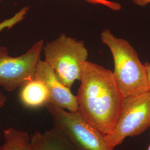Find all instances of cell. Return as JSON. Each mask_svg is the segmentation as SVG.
<instances>
[{
	"mask_svg": "<svg viewBox=\"0 0 150 150\" xmlns=\"http://www.w3.org/2000/svg\"><path fill=\"white\" fill-rule=\"evenodd\" d=\"M147 71V77H148V81H149V85L150 87V63H146L145 64Z\"/></svg>",
	"mask_w": 150,
	"mask_h": 150,
	"instance_id": "cell-14",
	"label": "cell"
},
{
	"mask_svg": "<svg viewBox=\"0 0 150 150\" xmlns=\"http://www.w3.org/2000/svg\"><path fill=\"white\" fill-rule=\"evenodd\" d=\"M7 101V98L5 95L0 91V108L4 107Z\"/></svg>",
	"mask_w": 150,
	"mask_h": 150,
	"instance_id": "cell-13",
	"label": "cell"
},
{
	"mask_svg": "<svg viewBox=\"0 0 150 150\" xmlns=\"http://www.w3.org/2000/svg\"><path fill=\"white\" fill-rule=\"evenodd\" d=\"M135 5L140 7H145L150 4V0H131Z\"/></svg>",
	"mask_w": 150,
	"mask_h": 150,
	"instance_id": "cell-12",
	"label": "cell"
},
{
	"mask_svg": "<svg viewBox=\"0 0 150 150\" xmlns=\"http://www.w3.org/2000/svg\"><path fill=\"white\" fill-rule=\"evenodd\" d=\"M147 150H150V145H149V148H148Z\"/></svg>",
	"mask_w": 150,
	"mask_h": 150,
	"instance_id": "cell-15",
	"label": "cell"
},
{
	"mask_svg": "<svg viewBox=\"0 0 150 150\" xmlns=\"http://www.w3.org/2000/svg\"><path fill=\"white\" fill-rule=\"evenodd\" d=\"M3 132L5 141L0 150H32L31 136L26 132L10 127Z\"/></svg>",
	"mask_w": 150,
	"mask_h": 150,
	"instance_id": "cell-10",
	"label": "cell"
},
{
	"mask_svg": "<svg viewBox=\"0 0 150 150\" xmlns=\"http://www.w3.org/2000/svg\"><path fill=\"white\" fill-rule=\"evenodd\" d=\"M150 127V91L126 97L112 131L105 135L110 146L115 148L126 138L142 134Z\"/></svg>",
	"mask_w": 150,
	"mask_h": 150,
	"instance_id": "cell-5",
	"label": "cell"
},
{
	"mask_svg": "<svg viewBox=\"0 0 150 150\" xmlns=\"http://www.w3.org/2000/svg\"><path fill=\"white\" fill-rule=\"evenodd\" d=\"M85 1L92 4L105 6L113 11H118L121 9V4L116 2H112L108 0H85Z\"/></svg>",
	"mask_w": 150,
	"mask_h": 150,
	"instance_id": "cell-11",
	"label": "cell"
},
{
	"mask_svg": "<svg viewBox=\"0 0 150 150\" xmlns=\"http://www.w3.org/2000/svg\"><path fill=\"white\" fill-rule=\"evenodd\" d=\"M77 97L78 112L105 135L114 128L125 96L112 71L86 61L82 66Z\"/></svg>",
	"mask_w": 150,
	"mask_h": 150,
	"instance_id": "cell-1",
	"label": "cell"
},
{
	"mask_svg": "<svg viewBox=\"0 0 150 150\" xmlns=\"http://www.w3.org/2000/svg\"><path fill=\"white\" fill-rule=\"evenodd\" d=\"M54 127L69 140L76 150H113L105 135L88 123L78 112H70L47 103Z\"/></svg>",
	"mask_w": 150,
	"mask_h": 150,
	"instance_id": "cell-4",
	"label": "cell"
},
{
	"mask_svg": "<svg viewBox=\"0 0 150 150\" xmlns=\"http://www.w3.org/2000/svg\"><path fill=\"white\" fill-rule=\"evenodd\" d=\"M44 47L43 40L34 43L26 52L12 57L0 46V87L11 92L34 79Z\"/></svg>",
	"mask_w": 150,
	"mask_h": 150,
	"instance_id": "cell-6",
	"label": "cell"
},
{
	"mask_svg": "<svg viewBox=\"0 0 150 150\" xmlns=\"http://www.w3.org/2000/svg\"><path fill=\"white\" fill-rule=\"evenodd\" d=\"M21 87L19 97L25 107L38 108L48 103V90L42 81L34 78Z\"/></svg>",
	"mask_w": 150,
	"mask_h": 150,
	"instance_id": "cell-9",
	"label": "cell"
},
{
	"mask_svg": "<svg viewBox=\"0 0 150 150\" xmlns=\"http://www.w3.org/2000/svg\"><path fill=\"white\" fill-rule=\"evenodd\" d=\"M32 150H76L63 134L54 127L43 132H36L31 137Z\"/></svg>",
	"mask_w": 150,
	"mask_h": 150,
	"instance_id": "cell-8",
	"label": "cell"
},
{
	"mask_svg": "<svg viewBox=\"0 0 150 150\" xmlns=\"http://www.w3.org/2000/svg\"><path fill=\"white\" fill-rule=\"evenodd\" d=\"M101 40L112 54L113 75L125 97L150 91L146 66L129 41L117 38L108 29L101 33Z\"/></svg>",
	"mask_w": 150,
	"mask_h": 150,
	"instance_id": "cell-2",
	"label": "cell"
},
{
	"mask_svg": "<svg viewBox=\"0 0 150 150\" xmlns=\"http://www.w3.org/2000/svg\"><path fill=\"white\" fill-rule=\"evenodd\" d=\"M45 61L57 79L71 89L80 80L82 64L87 61L88 51L83 41L61 34L43 47Z\"/></svg>",
	"mask_w": 150,
	"mask_h": 150,
	"instance_id": "cell-3",
	"label": "cell"
},
{
	"mask_svg": "<svg viewBox=\"0 0 150 150\" xmlns=\"http://www.w3.org/2000/svg\"><path fill=\"white\" fill-rule=\"evenodd\" d=\"M34 78L42 81L46 86L48 103L70 112H78L77 97L57 79L54 70L45 61L39 62Z\"/></svg>",
	"mask_w": 150,
	"mask_h": 150,
	"instance_id": "cell-7",
	"label": "cell"
},
{
	"mask_svg": "<svg viewBox=\"0 0 150 150\" xmlns=\"http://www.w3.org/2000/svg\"><path fill=\"white\" fill-rule=\"evenodd\" d=\"M0 1H2V0H0Z\"/></svg>",
	"mask_w": 150,
	"mask_h": 150,
	"instance_id": "cell-16",
	"label": "cell"
}]
</instances>
